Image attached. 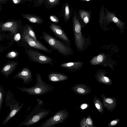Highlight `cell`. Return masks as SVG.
Wrapping results in <instances>:
<instances>
[{"label":"cell","instance_id":"d590c367","mask_svg":"<svg viewBox=\"0 0 127 127\" xmlns=\"http://www.w3.org/2000/svg\"><path fill=\"white\" fill-rule=\"evenodd\" d=\"M4 1V0H0V2H2Z\"/></svg>","mask_w":127,"mask_h":127},{"label":"cell","instance_id":"277c9868","mask_svg":"<svg viewBox=\"0 0 127 127\" xmlns=\"http://www.w3.org/2000/svg\"><path fill=\"white\" fill-rule=\"evenodd\" d=\"M14 95L10 90L8 91L5 95V102L6 107H9L10 112L2 123L3 125L6 124L12 118L17 114L22 109L24 104L21 103L19 106L18 102L14 98Z\"/></svg>","mask_w":127,"mask_h":127},{"label":"cell","instance_id":"484cf974","mask_svg":"<svg viewBox=\"0 0 127 127\" xmlns=\"http://www.w3.org/2000/svg\"><path fill=\"white\" fill-rule=\"evenodd\" d=\"M77 91L78 92L81 93H84L85 92V90L81 88H79L77 89Z\"/></svg>","mask_w":127,"mask_h":127},{"label":"cell","instance_id":"9c48e42d","mask_svg":"<svg viewBox=\"0 0 127 127\" xmlns=\"http://www.w3.org/2000/svg\"><path fill=\"white\" fill-rule=\"evenodd\" d=\"M17 78L23 80V84H29L32 80V72L28 67H24L15 75L14 79Z\"/></svg>","mask_w":127,"mask_h":127},{"label":"cell","instance_id":"7c38bea8","mask_svg":"<svg viewBox=\"0 0 127 127\" xmlns=\"http://www.w3.org/2000/svg\"><path fill=\"white\" fill-rule=\"evenodd\" d=\"M68 77L65 74L59 72H53L48 75V79L50 82H58L67 80Z\"/></svg>","mask_w":127,"mask_h":127},{"label":"cell","instance_id":"7402d4cb","mask_svg":"<svg viewBox=\"0 0 127 127\" xmlns=\"http://www.w3.org/2000/svg\"><path fill=\"white\" fill-rule=\"evenodd\" d=\"M5 92L2 86L0 84V110L1 109L4 98L5 96Z\"/></svg>","mask_w":127,"mask_h":127},{"label":"cell","instance_id":"f1b7e54d","mask_svg":"<svg viewBox=\"0 0 127 127\" xmlns=\"http://www.w3.org/2000/svg\"><path fill=\"white\" fill-rule=\"evenodd\" d=\"M13 3L15 4H17L21 2L22 0H12Z\"/></svg>","mask_w":127,"mask_h":127},{"label":"cell","instance_id":"e0dca14e","mask_svg":"<svg viewBox=\"0 0 127 127\" xmlns=\"http://www.w3.org/2000/svg\"><path fill=\"white\" fill-rule=\"evenodd\" d=\"M62 14L65 22H66L69 20L70 15V10L68 2L64 4L62 8Z\"/></svg>","mask_w":127,"mask_h":127},{"label":"cell","instance_id":"d4e9b609","mask_svg":"<svg viewBox=\"0 0 127 127\" xmlns=\"http://www.w3.org/2000/svg\"><path fill=\"white\" fill-rule=\"evenodd\" d=\"M50 20L52 22L58 23L59 22V20L58 18L56 16L54 15H51L49 17Z\"/></svg>","mask_w":127,"mask_h":127},{"label":"cell","instance_id":"8d00e7d4","mask_svg":"<svg viewBox=\"0 0 127 127\" xmlns=\"http://www.w3.org/2000/svg\"><path fill=\"white\" fill-rule=\"evenodd\" d=\"M1 36L0 35V40L1 39Z\"/></svg>","mask_w":127,"mask_h":127},{"label":"cell","instance_id":"44dd1931","mask_svg":"<svg viewBox=\"0 0 127 127\" xmlns=\"http://www.w3.org/2000/svg\"><path fill=\"white\" fill-rule=\"evenodd\" d=\"M80 14L84 22L86 24L88 23L90 19V15L89 13L84 11H80Z\"/></svg>","mask_w":127,"mask_h":127},{"label":"cell","instance_id":"4fadbf2b","mask_svg":"<svg viewBox=\"0 0 127 127\" xmlns=\"http://www.w3.org/2000/svg\"><path fill=\"white\" fill-rule=\"evenodd\" d=\"M18 64L17 62L11 63L4 66L1 69V72L6 78L13 71Z\"/></svg>","mask_w":127,"mask_h":127},{"label":"cell","instance_id":"ac0fdd59","mask_svg":"<svg viewBox=\"0 0 127 127\" xmlns=\"http://www.w3.org/2000/svg\"><path fill=\"white\" fill-rule=\"evenodd\" d=\"M61 0H44L43 3L45 7L47 9L52 8L58 5Z\"/></svg>","mask_w":127,"mask_h":127},{"label":"cell","instance_id":"603a6c76","mask_svg":"<svg viewBox=\"0 0 127 127\" xmlns=\"http://www.w3.org/2000/svg\"><path fill=\"white\" fill-rule=\"evenodd\" d=\"M44 0H33V6L34 7H37L41 6L43 3Z\"/></svg>","mask_w":127,"mask_h":127},{"label":"cell","instance_id":"ba28073f","mask_svg":"<svg viewBox=\"0 0 127 127\" xmlns=\"http://www.w3.org/2000/svg\"><path fill=\"white\" fill-rule=\"evenodd\" d=\"M23 40L31 47L38 49L48 53H52L51 50L46 47L39 41H36L30 36L25 28L22 34Z\"/></svg>","mask_w":127,"mask_h":127},{"label":"cell","instance_id":"30bf717a","mask_svg":"<svg viewBox=\"0 0 127 127\" xmlns=\"http://www.w3.org/2000/svg\"><path fill=\"white\" fill-rule=\"evenodd\" d=\"M49 28L56 37L61 40L66 44L69 43L70 40L68 38L60 26L51 24L50 25Z\"/></svg>","mask_w":127,"mask_h":127},{"label":"cell","instance_id":"2e32d148","mask_svg":"<svg viewBox=\"0 0 127 127\" xmlns=\"http://www.w3.org/2000/svg\"><path fill=\"white\" fill-rule=\"evenodd\" d=\"M106 19L108 21L113 22L119 27L121 28L124 25V23L118 19L113 14L110 12L107 13Z\"/></svg>","mask_w":127,"mask_h":127},{"label":"cell","instance_id":"8fae6325","mask_svg":"<svg viewBox=\"0 0 127 127\" xmlns=\"http://www.w3.org/2000/svg\"><path fill=\"white\" fill-rule=\"evenodd\" d=\"M2 31H10L13 34H15L17 32L19 26L15 21L7 22L2 24L1 26Z\"/></svg>","mask_w":127,"mask_h":127},{"label":"cell","instance_id":"1f68e13d","mask_svg":"<svg viewBox=\"0 0 127 127\" xmlns=\"http://www.w3.org/2000/svg\"><path fill=\"white\" fill-rule=\"evenodd\" d=\"M95 106L96 108L98 109H100V105L98 103H96L95 104Z\"/></svg>","mask_w":127,"mask_h":127},{"label":"cell","instance_id":"7a4b0ae2","mask_svg":"<svg viewBox=\"0 0 127 127\" xmlns=\"http://www.w3.org/2000/svg\"><path fill=\"white\" fill-rule=\"evenodd\" d=\"M36 83L33 86L30 87H16V88L30 95H41L51 92L54 89L53 87L42 80L40 74L36 73Z\"/></svg>","mask_w":127,"mask_h":127},{"label":"cell","instance_id":"8992f818","mask_svg":"<svg viewBox=\"0 0 127 127\" xmlns=\"http://www.w3.org/2000/svg\"><path fill=\"white\" fill-rule=\"evenodd\" d=\"M30 61L41 64H53L55 60L52 58L43 54L32 48L27 49L25 50Z\"/></svg>","mask_w":127,"mask_h":127},{"label":"cell","instance_id":"6da1fadb","mask_svg":"<svg viewBox=\"0 0 127 127\" xmlns=\"http://www.w3.org/2000/svg\"><path fill=\"white\" fill-rule=\"evenodd\" d=\"M37 104L35 107L25 119L20 124L18 127L25 126L27 127H29L51 114V110L43 108L44 102L42 100L37 99Z\"/></svg>","mask_w":127,"mask_h":127},{"label":"cell","instance_id":"4316f807","mask_svg":"<svg viewBox=\"0 0 127 127\" xmlns=\"http://www.w3.org/2000/svg\"><path fill=\"white\" fill-rule=\"evenodd\" d=\"M86 123L87 124L90 125H91L92 124V120L89 118H88L87 119Z\"/></svg>","mask_w":127,"mask_h":127},{"label":"cell","instance_id":"4dcf8cb0","mask_svg":"<svg viewBox=\"0 0 127 127\" xmlns=\"http://www.w3.org/2000/svg\"><path fill=\"white\" fill-rule=\"evenodd\" d=\"M117 123V122L116 121H112L111 123V124L112 125H114L116 124Z\"/></svg>","mask_w":127,"mask_h":127},{"label":"cell","instance_id":"9a60e30c","mask_svg":"<svg viewBox=\"0 0 127 127\" xmlns=\"http://www.w3.org/2000/svg\"><path fill=\"white\" fill-rule=\"evenodd\" d=\"M82 64V62H71L62 64L60 65V66L70 71H72L79 67Z\"/></svg>","mask_w":127,"mask_h":127},{"label":"cell","instance_id":"5bb4252c","mask_svg":"<svg viewBox=\"0 0 127 127\" xmlns=\"http://www.w3.org/2000/svg\"><path fill=\"white\" fill-rule=\"evenodd\" d=\"M23 17L30 22L40 25L43 23V20L39 16L32 14H21Z\"/></svg>","mask_w":127,"mask_h":127},{"label":"cell","instance_id":"d6986e66","mask_svg":"<svg viewBox=\"0 0 127 127\" xmlns=\"http://www.w3.org/2000/svg\"><path fill=\"white\" fill-rule=\"evenodd\" d=\"M105 56L104 55L100 54L94 57L90 61L91 63L93 65L98 64L103 61Z\"/></svg>","mask_w":127,"mask_h":127},{"label":"cell","instance_id":"52a82bcc","mask_svg":"<svg viewBox=\"0 0 127 127\" xmlns=\"http://www.w3.org/2000/svg\"><path fill=\"white\" fill-rule=\"evenodd\" d=\"M81 26L75 14L73 18V31L75 44L77 48L82 49L84 45L85 40L82 34Z\"/></svg>","mask_w":127,"mask_h":127},{"label":"cell","instance_id":"e575fe53","mask_svg":"<svg viewBox=\"0 0 127 127\" xmlns=\"http://www.w3.org/2000/svg\"><path fill=\"white\" fill-rule=\"evenodd\" d=\"M83 0V1H90L91 0Z\"/></svg>","mask_w":127,"mask_h":127},{"label":"cell","instance_id":"836d02e7","mask_svg":"<svg viewBox=\"0 0 127 127\" xmlns=\"http://www.w3.org/2000/svg\"><path fill=\"white\" fill-rule=\"evenodd\" d=\"M27 0L29 1H31V2H32V0Z\"/></svg>","mask_w":127,"mask_h":127},{"label":"cell","instance_id":"f546056e","mask_svg":"<svg viewBox=\"0 0 127 127\" xmlns=\"http://www.w3.org/2000/svg\"><path fill=\"white\" fill-rule=\"evenodd\" d=\"M87 107V105L86 104H83L81 106V108L82 109H84Z\"/></svg>","mask_w":127,"mask_h":127},{"label":"cell","instance_id":"d6a6232c","mask_svg":"<svg viewBox=\"0 0 127 127\" xmlns=\"http://www.w3.org/2000/svg\"><path fill=\"white\" fill-rule=\"evenodd\" d=\"M104 79L106 82H108L109 81V79L107 77H104Z\"/></svg>","mask_w":127,"mask_h":127},{"label":"cell","instance_id":"3957f363","mask_svg":"<svg viewBox=\"0 0 127 127\" xmlns=\"http://www.w3.org/2000/svg\"><path fill=\"white\" fill-rule=\"evenodd\" d=\"M42 34L43 38L48 45L57 51L60 54L68 56L72 53L70 48L64 42L56 39L45 32L43 31Z\"/></svg>","mask_w":127,"mask_h":127},{"label":"cell","instance_id":"83f0119b","mask_svg":"<svg viewBox=\"0 0 127 127\" xmlns=\"http://www.w3.org/2000/svg\"><path fill=\"white\" fill-rule=\"evenodd\" d=\"M106 101L109 103H112L113 102V101L112 99L109 98L107 99L106 100Z\"/></svg>","mask_w":127,"mask_h":127},{"label":"cell","instance_id":"5b68a950","mask_svg":"<svg viewBox=\"0 0 127 127\" xmlns=\"http://www.w3.org/2000/svg\"><path fill=\"white\" fill-rule=\"evenodd\" d=\"M65 109L60 110L43 122L39 127H53L56 124L63 123L69 116Z\"/></svg>","mask_w":127,"mask_h":127},{"label":"cell","instance_id":"ffe728a7","mask_svg":"<svg viewBox=\"0 0 127 127\" xmlns=\"http://www.w3.org/2000/svg\"><path fill=\"white\" fill-rule=\"evenodd\" d=\"M29 35L36 41L38 40L32 27L29 25H27L25 27Z\"/></svg>","mask_w":127,"mask_h":127},{"label":"cell","instance_id":"cb8c5ba5","mask_svg":"<svg viewBox=\"0 0 127 127\" xmlns=\"http://www.w3.org/2000/svg\"><path fill=\"white\" fill-rule=\"evenodd\" d=\"M17 55V54L14 52H11L8 53L7 55V57L10 58H13L15 57Z\"/></svg>","mask_w":127,"mask_h":127},{"label":"cell","instance_id":"74e56055","mask_svg":"<svg viewBox=\"0 0 127 127\" xmlns=\"http://www.w3.org/2000/svg\"></svg>","mask_w":127,"mask_h":127}]
</instances>
